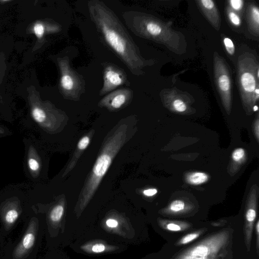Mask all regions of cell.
<instances>
[{
  "label": "cell",
  "instance_id": "8992f818",
  "mask_svg": "<svg viewBox=\"0 0 259 259\" xmlns=\"http://www.w3.org/2000/svg\"><path fill=\"white\" fill-rule=\"evenodd\" d=\"M24 170L32 181L37 180L40 175L42 162L38 150L32 140L25 139Z\"/></svg>",
  "mask_w": 259,
  "mask_h": 259
},
{
  "label": "cell",
  "instance_id": "d6a6232c",
  "mask_svg": "<svg viewBox=\"0 0 259 259\" xmlns=\"http://www.w3.org/2000/svg\"><path fill=\"white\" fill-rule=\"evenodd\" d=\"M258 110V107L256 105L253 106V111H256Z\"/></svg>",
  "mask_w": 259,
  "mask_h": 259
},
{
  "label": "cell",
  "instance_id": "4dcf8cb0",
  "mask_svg": "<svg viewBox=\"0 0 259 259\" xmlns=\"http://www.w3.org/2000/svg\"><path fill=\"white\" fill-rule=\"evenodd\" d=\"M106 225L109 227L111 228H114L117 227L118 225V223L117 221L114 219H108L106 221Z\"/></svg>",
  "mask_w": 259,
  "mask_h": 259
},
{
  "label": "cell",
  "instance_id": "f546056e",
  "mask_svg": "<svg viewBox=\"0 0 259 259\" xmlns=\"http://www.w3.org/2000/svg\"><path fill=\"white\" fill-rule=\"evenodd\" d=\"M259 122H258V119H257L256 121L255 122L254 125V135L255 136L256 140L257 142H258V139H259Z\"/></svg>",
  "mask_w": 259,
  "mask_h": 259
},
{
  "label": "cell",
  "instance_id": "44dd1931",
  "mask_svg": "<svg viewBox=\"0 0 259 259\" xmlns=\"http://www.w3.org/2000/svg\"><path fill=\"white\" fill-rule=\"evenodd\" d=\"M34 31L38 38H41L45 33L44 26L41 23H37L34 26Z\"/></svg>",
  "mask_w": 259,
  "mask_h": 259
},
{
  "label": "cell",
  "instance_id": "ac0fdd59",
  "mask_svg": "<svg viewBox=\"0 0 259 259\" xmlns=\"http://www.w3.org/2000/svg\"><path fill=\"white\" fill-rule=\"evenodd\" d=\"M173 107L178 112H183L187 109L186 104L180 99H176L174 101Z\"/></svg>",
  "mask_w": 259,
  "mask_h": 259
},
{
  "label": "cell",
  "instance_id": "7a4b0ae2",
  "mask_svg": "<svg viewBox=\"0 0 259 259\" xmlns=\"http://www.w3.org/2000/svg\"><path fill=\"white\" fill-rule=\"evenodd\" d=\"M127 126L121 125L107 140L81 193L83 203L92 197L101 181L106 173L113 159L124 144L126 137Z\"/></svg>",
  "mask_w": 259,
  "mask_h": 259
},
{
  "label": "cell",
  "instance_id": "ba28073f",
  "mask_svg": "<svg viewBox=\"0 0 259 259\" xmlns=\"http://www.w3.org/2000/svg\"><path fill=\"white\" fill-rule=\"evenodd\" d=\"M257 198V187L253 185L248 195L245 211L246 239L248 241L250 239L253 224L256 217Z\"/></svg>",
  "mask_w": 259,
  "mask_h": 259
},
{
  "label": "cell",
  "instance_id": "484cf974",
  "mask_svg": "<svg viewBox=\"0 0 259 259\" xmlns=\"http://www.w3.org/2000/svg\"><path fill=\"white\" fill-rule=\"evenodd\" d=\"M166 228L168 230L175 232L180 231L182 229L180 226L172 223L167 224L166 225Z\"/></svg>",
  "mask_w": 259,
  "mask_h": 259
},
{
  "label": "cell",
  "instance_id": "d6986e66",
  "mask_svg": "<svg viewBox=\"0 0 259 259\" xmlns=\"http://www.w3.org/2000/svg\"><path fill=\"white\" fill-rule=\"evenodd\" d=\"M199 236V233H192L184 236L179 241L180 244H187L197 238Z\"/></svg>",
  "mask_w": 259,
  "mask_h": 259
},
{
  "label": "cell",
  "instance_id": "2e32d148",
  "mask_svg": "<svg viewBox=\"0 0 259 259\" xmlns=\"http://www.w3.org/2000/svg\"><path fill=\"white\" fill-rule=\"evenodd\" d=\"M19 217V212L15 207L7 209L5 214V220L9 224L14 223Z\"/></svg>",
  "mask_w": 259,
  "mask_h": 259
},
{
  "label": "cell",
  "instance_id": "7c38bea8",
  "mask_svg": "<svg viewBox=\"0 0 259 259\" xmlns=\"http://www.w3.org/2000/svg\"><path fill=\"white\" fill-rule=\"evenodd\" d=\"M209 176L201 171H194L188 173L185 177L186 182L191 185H199L208 181Z\"/></svg>",
  "mask_w": 259,
  "mask_h": 259
},
{
  "label": "cell",
  "instance_id": "83f0119b",
  "mask_svg": "<svg viewBox=\"0 0 259 259\" xmlns=\"http://www.w3.org/2000/svg\"><path fill=\"white\" fill-rule=\"evenodd\" d=\"M143 194L148 197H151L155 195L157 193V190L155 188H151L145 190L143 192Z\"/></svg>",
  "mask_w": 259,
  "mask_h": 259
},
{
  "label": "cell",
  "instance_id": "30bf717a",
  "mask_svg": "<svg viewBox=\"0 0 259 259\" xmlns=\"http://www.w3.org/2000/svg\"><path fill=\"white\" fill-rule=\"evenodd\" d=\"M35 241V234L32 226H30L29 230L25 234L20 244L15 250L14 255L19 258L23 255L33 245Z\"/></svg>",
  "mask_w": 259,
  "mask_h": 259
},
{
  "label": "cell",
  "instance_id": "d4e9b609",
  "mask_svg": "<svg viewBox=\"0 0 259 259\" xmlns=\"http://www.w3.org/2000/svg\"><path fill=\"white\" fill-rule=\"evenodd\" d=\"M230 2L231 7L236 10H240L243 6V2L242 0H231Z\"/></svg>",
  "mask_w": 259,
  "mask_h": 259
},
{
  "label": "cell",
  "instance_id": "277c9868",
  "mask_svg": "<svg viewBox=\"0 0 259 259\" xmlns=\"http://www.w3.org/2000/svg\"><path fill=\"white\" fill-rule=\"evenodd\" d=\"M228 236L226 231L218 233L187 250L175 259H214Z\"/></svg>",
  "mask_w": 259,
  "mask_h": 259
},
{
  "label": "cell",
  "instance_id": "8fae6325",
  "mask_svg": "<svg viewBox=\"0 0 259 259\" xmlns=\"http://www.w3.org/2000/svg\"><path fill=\"white\" fill-rule=\"evenodd\" d=\"M240 82L244 93L251 94L256 89L255 79L251 73L243 72L241 75Z\"/></svg>",
  "mask_w": 259,
  "mask_h": 259
},
{
  "label": "cell",
  "instance_id": "603a6c76",
  "mask_svg": "<svg viewBox=\"0 0 259 259\" xmlns=\"http://www.w3.org/2000/svg\"><path fill=\"white\" fill-rule=\"evenodd\" d=\"M251 18L253 22L255 23L257 27L259 24V11L257 7H253L251 10Z\"/></svg>",
  "mask_w": 259,
  "mask_h": 259
},
{
  "label": "cell",
  "instance_id": "cb8c5ba5",
  "mask_svg": "<svg viewBox=\"0 0 259 259\" xmlns=\"http://www.w3.org/2000/svg\"><path fill=\"white\" fill-rule=\"evenodd\" d=\"M229 17L232 23L234 25L238 26L240 24V19L235 13L230 12Z\"/></svg>",
  "mask_w": 259,
  "mask_h": 259
},
{
  "label": "cell",
  "instance_id": "5bb4252c",
  "mask_svg": "<svg viewBox=\"0 0 259 259\" xmlns=\"http://www.w3.org/2000/svg\"><path fill=\"white\" fill-rule=\"evenodd\" d=\"M186 208L185 202L181 199H176L172 201L168 206L167 210L168 212L173 213H179L183 211Z\"/></svg>",
  "mask_w": 259,
  "mask_h": 259
},
{
  "label": "cell",
  "instance_id": "ffe728a7",
  "mask_svg": "<svg viewBox=\"0 0 259 259\" xmlns=\"http://www.w3.org/2000/svg\"><path fill=\"white\" fill-rule=\"evenodd\" d=\"M224 42L228 53L230 55H233L235 52V47L232 40L226 37L224 39Z\"/></svg>",
  "mask_w": 259,
  "mask_h": 259
},
{
  "label": "cell",
  "instance_id": "1f68e13d",
  "mask_svg": "<svg viewBox=\"0 0 259 259\" xmlns=\"http://www.w3.org/2000/svg\"><path fill=\"white\" fill-rule=\"evenodd\" d=\"M256 230L257 232V244L258 242V232H259V222L258 221H257L256 225Z\"/></svg>",
  "mask_w": 259,
  "mask_h": 259
},
{
  "label": "cell",
  "instance_id": "e0dca14e",
  "mask_svg": "<svg viewBox=\"0 0 259 259\" xmlns=\"http://www.w3.org/2000/svg\"><path fill=\"white\" fill-rule=\"evenodd\" d=\"M64 211V208L61 205H57L55 206L51 211L50 218L52 221L54 222L59 221L63 214Z\"/></svg>",
  "mask_w": 259,
  "mask_h": 259
},
{
  "label": "cell",
  "instance_id": "3957f363",
  "mask_svg": "<svg viewBox=\"0 0 259 259\" xmlns=\"http://www.w3.org/2000/svg\"><path fill=\"white\" fill-rule=\"evenodd\" d=\"M60 72L59 89L66 99L77 101L85 92V80L83 76L73 69L68 57L59 58Z\"/></svg>",
  "mask_w": 259,
  "mask_h": 259
},
{
  "label": "cell",
  "instance_id": "4fadbf2b",
  "mask_svg": "<svg viewBox=\"0 0 259 259\" xmlns=\"http://www.w3.org/2000/svg\"><path fill=\"white\" fill-rule=\"evenodd\" d=\"M231 158L233 167L239 166L242 164L246 159V152L242 148H237L232 153Z\"/></svg>",
  "mask_w": 259,
  "mask_h": 259
},
{
  "label": "cell",
  "instance_id": "9c48e42d",
  "mask_svg": "<svg viewBox=\"0 0 259 259\" xmlns=\"http://www.w3.org/2000/svg\"><path fill=\"white\" fill-rule=\"evenodd\" d=\"M217 81L219 91L223 98L226 110L230 108L231 98V80L226 71L218 74Z\"/></svg>",
  "mask_w": 259,
  "mask_h": 259
},
{
  "label": "cell",
  "instance_id": "7402d4cb",
  "mask_svg": "<svg viewBox=\"0 0 259 259\" xmlns=\"http://www.w3.org/2000/svg\"><path fill=\"white\" fill-rule=\"evenodd\" d=\"M90 138L88 136L82 137L78 143V148L81 150L86 149L90 143Z\"/></svg>",
  "mask_w": 259,
  "mask_h": 259
},
{
  "label": "cell",
  "instance_id": "6da1fadb",
  "mask_svg": "<svg viewBox=\"0 0 259 259\" xmlns=\"http://www.w3.org/2000/svg\"><path fill=\"white\" fill-rule=\"evenodd\" d=\"M91 21L104 42L135 75L142 74L145 61L126 28L114 12L103 1L88 2Z\"/></svg>",
  "mask_w": 259,
  "mask_h": 259
},
{
  "label": "cell",
  "instance_id": "f1b7e54d",
  "mask_svg": "<svg viewBox=\"0 0 259 259\" xmlns=\"http://www.w3.org/2000/svg\"><path fill=\"white\" fill-rule=\"evenodd\" d=\"M10 134V131L3 125H0V138L8 136Z\"/></svg>",
  "mask_w": 259,
  "mask_h": 259
},
{
  "label": "cell",
  "instance_id": "4316f807",
  "mask_svg": "<svg viewBox=\"0 0 259 259\" xmlns=\"http://www.w3.org/2000/svg\"><path fill=\"white\" fill-rule=\"evenodd\" d=\"M105 246L101 243L96 244L94 245L92 247V251L96 253L103 252Z\"/></svg>",
  "mask_w": 259,
  "mask_h": 259
},
{
  "label": "cell",
  "instance_id": "52a82bcc",
  "mask_svg": "<svg viewBox=\"0 0 259 259\" xmlns=\"http://www.w3.org/2000/svg\"><path fill=\"white\" fill-rule=\"evenodd\" d=\"M134 96L133 91L128 88L115 90L106 95L99 102V106L110 110H116L128 105Z\"/></svg>",
  "mask_w": 259,
  "mask_h": 259
},
{
  "label": "cell",
  "instance_id": "5b68a950",
  "mask_svg": "<svg viewBox=\"0 0 259 259\" xmlns=\"http://www.w3.org/2000/svg\"><path fill=\"white\" fill-rule=\"evenodd\" d=\"M127 77L125 71L116 64L109 62L104 63L103 83L99 91V95H106L123 84L129 85L130 81Z\"/></svg>",
  "mask_w": 259,
  "mask_h": 259
},
{
  "label": "cell",
  "instance_id": "9a60e30c",
  "mask_svg": "<svg viewBox=\"0 0 259 259\" xmlns=\"http://www.w3.org/2000/svg\"><path fill=\"white\" fill-rule=\"evenodd\" d=\"M33 119L38 124H43L47 119V113L46 111L39 107L34 108L32 111Z\"/></svg>",
  "mask_w": 259,
  "mask_h": 259
}]
</instances>
